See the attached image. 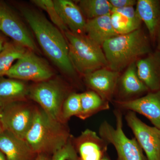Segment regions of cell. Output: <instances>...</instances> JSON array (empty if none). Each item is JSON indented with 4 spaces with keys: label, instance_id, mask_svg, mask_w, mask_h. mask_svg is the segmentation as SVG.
<instances>
[{
    "label": "cell",
    "instance_id": "obj_33",
    "mask_svg": "<svg viewBox=\"0 0 160 160\" xmlns=\"http://www.w3.org/2000/svg\"><path fill=\"white\" fill-rule=\"evenodd\" d=\"M0 160H7L6 156L0 150Z\"/></svg>",
    "mask_w": 160,
    "mask_h": 160
},
{
    "label": "cell",
    "instance_id": "obj_7",
    "mask_svg": "<svg viewBox=\"0 0 160 160\" xmlns=\"http://www.w3.org/2000/svg\"><path fill=\"white\" fill-rule=\"evenodd\" d=\"M37 108L26 101L2 105L1 121L4 130L25 139L33 123Z\"/></svg>",
    "mask_w": 160,
    "mask_h": 160
},
{
    "label": "cell",
    "instance_id": "obj_9",
    "mask_svg": "<svg viewBox=\"0 0 160 160\" xmlns=\"http://www.w3.org/2000/svg\"><path fill=\"white\" fill-rule=\"evenodd\" d=\"M0 31L13 42L36 53L40 52L34 39L20 18L5 2L0 1Z\"/></svg>",
    "mask_w": 160,
    "mask_h": 160
},
{
    "label": "cell",
    "instance_id": "obj_16",
    "mask_svg": "<svg viewBox=\"0 0 160 160\" xmlns=\"http://www.w3.org/2000/svg\"><path fill=\"white\" fill-rule=\"evenodd\" d=\"M0 150L7 160H35L38 155L26 140L6 130L0 133Z\"/></svg>",
    "mask_w": 160,
    "mask_h": 160
},
{
    "label": "cell",
    "instance_id": "obj_25",
    "mask_svg": "<svg viewBox=\"0 0 160 160\" xmlns=\"http://www.w3.org/2000/svg\"><path fill=\"white\" fill-rule=\"evenodd\" d=\"M110 17L112 27L118 35L127 34L140 28L141 23L132 21L118 12H111Z\"/></svg>",
    "mask_w": 160,
    "mask_h": 160
},
{
    "label": "cell",
    "instance_id": "obj_27",
    "mask_svg": "<svg viewBox=\"0 0 160 160\" xmlns=\"http://www.w3.org/2000/svg\"><path fill=\"white\" fill-rule=\"evenodd\" d=\"M77 156L76 152L72 144L70 138L69 142L63 148L52 156L50 160H73Z\"/></svg>",
    "mask_w": 160,
    "mask_h": 160
},
{
    "label": "cell",
    "instance_id": "obj_15",
    "mask_svg": "<svg viewBox=\"0 0 160 160\" xmlns=\"http://www.w3.org/2000/svg\"><path fill=\"white\" fill-rule=\"evenodd\" d=\"M139 78L149 91L160 90V51L150 52L136 62Z\"/></svg>",
    "mask_w": 160,
    "mask_h": 160
},
{
    "label": "cell",
    "instance_id": "obj_10",
    "mask_svg": "<svg viewBox=\"0 0 160 160\" xmlns=\"http://www.w3.org/2000/svg\"><path fill=\"white\" fill-rule=\"evenodd\" d=\"M125 118L148 160H160V129L146 125L132 111H128Z\"/></svg>",
    "mask_w": 160,
    "mask_h": 160
},
{
    "label": "cell",
    "instance_id": "obj_19",
    "mask_svg": "<svg viewBox=\"0 0 160 160\" xmlns=\"http://www.w3.org/2000/svg\"><path fill=\"white\" fill-rule=\"evenodd\" d=\"M137 12L144 22L152 38H154L160 29V2L158 0H138Z\"/></svg>",
    "mask_w": 160,
    "mask_h": 160
},
{
    "label": "cell",
    "instance_id": "obj_24",
    "mask_svg": "<svg viewBox=\"0 0 160 160\" xmlns=\"http://www.w3.org/2000/svg\"><path fill=\"white\" fill-rule=\"evenodd\" d=\"M81 103L80 93H70L63 103L62 109L61 119L63 123H67L72 117H78L81 112Z\"/></svg>",
    "mask_w": 160,
    "mask_h": 160
},
{
    "label": "cell",
    "instance_id": "obj_12",
    "mask_svg": "<svg viewBox=\"0 0 160 160\" xmlns=\"http://www.w3.org/2000/svg\"><path fill=\"white\" fill-rule=\"evenodd\" d=\"M118 109L138 112L146 117L160 129V90L150 92L144 96L126 102L114 101Z\"/></svg>",
    "mask_w": 160,
    "mask_h": 160
},
{
    "label": "cell",
    "instance_id": "obj_20",
    "mask_svg": "<svg viewBox=\"0 0 160 160\" xmlns=\"http://www.w3.org/2000/svg\"><path fill=\"white\" fill-rule=\"evenodd\" d=\"M29 87L24 82L16 79L0 78V103H8L26 101Z\"/></svg>",
    "mask_w": 160,
    "mask_h": 160
},
{
    "label": "cell",
    "instance_id": "obj_30",
    "mask_svg": "<svg viewBox=\"0 0 160 160\" xmlns=\"http://www.w3.org/2000/svg\"><path fill=\"white\" fill-rule=\"evenodd\" d=\"M51 157L45 154H38L37 155L35 160H50Z\"/></svg>",
    "mask_w": 160,
    "mask_h": 160
},
{
    "label": "cell",
    "instance_id": "obj_18",
    "mask_svg": "<svg viewBox=\"0 0 160 160\" xmlns=\"http://www.w3.org/2000/svg\"><path fill=\"white\" fill-rule=\"evenodd\" d=\"M110 14L86 21L85 34L101 46L106 41L119 35L112 25Z\"/></svg>",
    "mask_w": 160,
    "mask_h": 160
},
{
    "label": "cell",
    "instance_id": "obj_21",
    "mask_svg": "<svg viewBox=\"0 0 160 160\" xmlns=\"http://www.w3.org/2000/svg\"><path fill=\"white\" fill-rule=\"evenodd\" d=\"M81 110L78 118L84 120L98 112L109 109V102L95 92L90 90L80 93Z\"/></svg>",
    "mask_w": 160,
    "mask_h": 160
},
{
    "label": "cell",
    "instance_id": "obj_11",
    "mask_svg": "<svg viewBox=\"0 0 160 160\" xmlns=\"http://www.w3.org/2000/svg\"><path fill=\"white\" fill-rule=\"evenodd\" d=\"M71 142L80 160H102L106 157L109 145L95 132L86 129Z\"/></svg>",
    "mask_w": 160,
    "mask_h": 160
},
{
    "label": "cell",
    "instance_id": "obj_4",
    "mask_svg": "<svg viewBox=\"0 0 160 160\" xmlns=\"http://www.w3.org/2000/svg\"><path fill=\"white\" fill-rule=\"evenodd\" d=\"M64 33L69 46V58L76 71L85 76L107 67L102 46L86 34H74L69 31Z\"/></svg>",
    "mask_w": 160,
    "mask_h": 160
},
{
    "label": "cell",
    "instance_id": "obj_13",
    "mask_svg": "<svg viewBox=\"0 0 160 160\" xmlns=\"http://www.w3.org/2000/svg\"><path fill=\"white\" fill-rule=\"evenodd\" d=\"M84 76L85 83L91 90L108 102L112 100L120 77L119 72L105 67Z\"/></svg>",
    "mask_w": 160,
    "mask_h": 160
},
{
    "label": "cell",
    "instance_id": "obj_5",
    "mask_svg": "<svg viewBox=\"0 0 160 160\" xmlns=\"http://www.w3.org/2000/svg\"><path fill=\"white\" fill-rule=\"evenodd\" d=\"M116 127L106 121L100 125V136L114 146L118 153L117 160H146L141 148L135 138L129 139L123 130L122 114L120 109L114 112Z\"/></svg>",
    "mask_w": 160,
    "mask_h": 160
},
{
    "label": "cell",
    "instance_id": "obj_14",
    "mask_svg": "<svg viewBox=\"0 0 160 160\" xmlns=\"http://www.w3.org/2000/svg\"><path fill=\"white\" fill-rule=\"evenodd\" d=\"M136 62L130 64L120 77L115 92H118V98L115 101L126 102L136 99L137 97L149 91L138 76Z\"/></svg>",
    "mask_w": 160,
    "mask_h": 160
},
{
    "label": "cell",
    "instance_id": "obj_2",
    "mask_svg": "<svg viewBox=\"0 0 160 160\" xmlns=\"http://www.w3.org/2000/svg\"><path fill=\"white\" fill-rule=\"evenodd\" d=\"M67 123L52 118L40 107L25 140L37 154L52 156L68 143L71 137Z\"/></svg>",
    "mask_w": 160,
    "mask_h": 160
},
{
    "label": "cell",
    "instance_id": "obj_35",
    "mask_svg": "<svg viewBox=\"0 0 160 160\" xmlns=\"http://www.w3.org/2000/svg\"><path fill=\"white\" fill-rule=\"evenodd\" d=\"M75 160H80L79 159L78 157ZM102 160H109V159L107 157H105V158H104Z\"/></svg>",
    "mask_w": 160,
    "mask_h": 160
},
{
    "label": "cell",
    "instance_id": "obj_8",
    "mask_svg": "<svg viewBox=\"0 0 160 160\" xmlns=\"http://www.w3.org/2000/svg\"><path fill=\"white\" fill-rule=\"evenodd\" d=\"M53 75V72L46 61L38 56L34 52L28 49L5 76L21 81L39 82L50 79Z\"/></svg>",
    "mask_w": 160,
    "mask_h": 160
},
{
    "label": "cell",
    "instance_id": "obj_23",
    "mask_svg": "<svg viewBox=\"0 0 160 160\" xmlns=\"http://www.w3.org/2000/svg\"><path fill=\"white\" fill-rule=\"evenodd\" d=\"M78 2V6L88 20L110 14L113 8L108 0H80Z\"/></svg>",
    "mask_w": 160,
    "mask_h": 160
},
{
    "label": "cell",
    "instance_id": "obj_34",
    "mask_svg": "<svg viewBox=\"0 0 160 160\" xmlns=\"http://www.w3.org/2000/svg\"><path fill=\"white\" fill-rule=\"evenodd\" d=\"M158 50L160 51V30H159L158 33Z\"/></svg>",
    "mask_w": 160,
    "mask_h": 160
},
{
    "label": "cell",
    "instance_id": "obj_6",
    "mask_svg": "<svg viewBox=\"0 0 160 160\" xmlns=\"http://www.w3.org/2000/svg\"><path fill=\"white\" fill-rule=\"evenodd\" d=\"M69 94L64 84L50 79L37 82L29 87V97L37 103L50 117L62 122V107Z\"/></svg>",
    "mask_w": 160,
    "mask_h": 160
},
{
    "label": "cell",
    "instance_id": "obj_22",
    "mask_svg": "<svg viewBox=\"0 0 160 160\" xmlns=\"http://www.w3.org/2000/svg\"><path fill=\"white\" fill-rule=\"evenodd\" d=\"M29 49L15 42H6L0 52V78L6 75L15 61L19 59Z\"/></svg>",
    "mask_w": 160,
    "mask_h": 160
},
{
    "label": "cell",
    "instance_id": "obj_32",
    "mask_svg": "<svg viewBox=\"0 0 160 160\" xmlns=\"http://www.w3.org/2000/svg\"><path fill=\"white\" fill-rule=\"evenodd\" d=\"M2 105L0 103V133L4 130L2 125V121H1V113H2Z\"/></svg>",
    "mask_w": 160,
    "mask_h": 160
},
{
    "label": "cell",
    "instance_id": "obj_29",
    "mask_svg": "<svg viewBox=\"0 0 160 160\" xmlns=\"http://www.w3.org/2000/svg\"><path fill=\"white\" fill-rule=\"evenodd\" d=\"M109 2L113 8H116L133 6L137 4L135 0H109Z\"/></svg>",
    "mask_w": 160,
    "mask_h": 160
},
{
    "label": "cell",
    "instance_id": "obj_26",
    "mask_svg": "<svg viewBox=\"0 0 160 160\" xmlns=\"http://www.w3.org/2000/svg\"><path fill=\"white\" fill-rule=\"evenodd\" d=\"M32 2L35 5L45 10L49 15L52 22L54 25L61 30L65 32L69 31L67 27L63 23L62 21L58 14L55 7L53 1L51 0H33Z\"/></svg>",
    "mask_w": 160,
    "mask_h": 160
},
{
    "label": "cell",
    "instance_id": "obj_28",
    "mask_svg": "<svg viewBox=\"0 0 160 160\" xmlns=\"http://www.w3.org/2000/svg\"><path fill=\"white\" fill-rule=\"evenodd\" d=\"M112 12H118L132 21L136 22L142 23V21L139 17L136 10V9H134L133 6L119 8H112Z\"/></svg>",
    "mask_w": 160,
    "mask_h": 160
},
{
    "label": "cell",
    "instance_id": "obj_3",
    "mask_svg": "<svg viewBox=\"0 0 160 160\" xmlns=\"http://www.w3.org/2000/svg\"><path fill=\"white\" fill-rule=\"evenodd\" d=\"M102 47L108 63L107 68L119 72L151 51L148 38L141 28L112 38Z\"/></svg>",
    "mask_w": 160,
    "mask_h": 160
},
{
    "label": "cell",
    "instance_id": "obj_17",
    "mask_svg": "<svg viewBox=\"0 0 160 160\" xmlns=\"http://www.w3.org/2000/svg\"><path fill=\"white\" fill-rule=\"evenodd\" d=\"M55 9L69 31L76 34H85L86 20L79 7L69 0H54Z\"/></svg>",
    "mask_w": 160,
    "mask_h": 160
},
{
    "label": "cell",
    "instance_id": "obj_1",
    "mask_svg": "<svg viewBox=\"0 0 160 160\" xmlns=\"http://www.w3.org/2000/svg\"><path fill=\"white\" fill-rule=\"evenodd\" d=\"M21 10L46 55L64 73L74 75L76 70L69 58L68 43L60 29L35 9L22 7Z\"/></svg>",
    "mask_w": 160,
    "mask_h": 160
},
{
    "label": "cell",
    "instance_id": "obj_31",
    "mask_svg": "<svg viewBox=\"0 0 160 160\" xmlns=\"http://www.w3.org/2000/svg\"><path fill=\"white\" fill-rule=\"evenodd\" d=\"M6 43V42L5 41L4 38L2 36L0 35V52L2 51V50L4 48V46H5Z\"/></svg>",
    "mask_w": 160,
    "mask_h": 160
}]
</instances>
